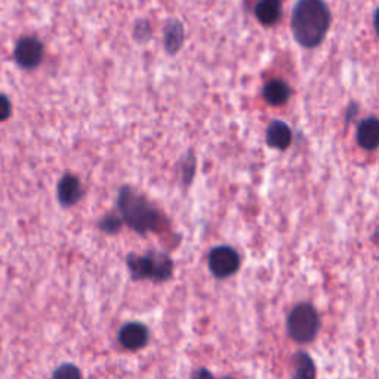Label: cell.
Segmentation results:
<instances>
[{
    "instance_id": "cell-3",
    "label": "cell",
    "mask_w": 379,
    "mask_h": 379,
    "mask_svg": "<svg viewBox=\"0 0 379 379\" xmlns=\"http://www.w3.org/2000/svg\"><path fill=\"white\" fill-rule=\"evenodd\" d=\"M130 279L134 282L150 280L156 283L168 282L173 274V261L168 254L150 251L145 255L130 254L126 258Z\"/></svg>"
},
{
    "instance_id": "cell-16",
    "label": "cell",
    "mask_w": 379,
    "mask_h": 379,
    "mask_svg": "<svg viewBox=\"0 0 379 379\" xmlns=\"http://www.w3.org/2000/svg\"><path fill=\"white\" fill-rule=\"evenodd\" d=\"M120 224H122V221L119 220V218L107 216V218H104L103 221L99 223V228L103 231H106V232H110V235H113V232H116L120 228Z\"/></svg>"
},
{
    "instance_id": "cell-11",
    "label": "cell",
    "mask_w": 379,
    "mask_h": 379,
    "mask_svg": "<svg viewBox=\"0 0 379 379\" xmlns=\"http://www.w3.org/2000/svg\"><path fill=\"white\" fill-rule=\"evenodd\" d=\"M317 369L311 356L298 352L292 357V379H316Z\"/></svg>"
},
{
    "instance_id": "cell-17",
    "label": "cell",
    "mask_w": 379,
    "mask_h": 379,
    "mask_svg": "<svg viewBox=\"0 0 379 379\" xmlns=\"http://www.w3.org/2000/svg\"><path fill=\"white\" fill-rule=\"evenodd\" d=\"M12 104L6 95L0 94V122H5L11 118Z\"/></svg>"
},
{
    "instance_id": "cell-5",
    "label": "cell",
    "mask_w": 379,
    "mask_h": 379,
    "mask_svg": "<svg viewBox=\"0 0 379 379\" xmlns=\"http://www.w3.org/2000/svg\"><path fill=\"white\" fill-rule=\"evenodd\" d=\"M208 267L215 279H228L240 270V255L231 246H216L209 252Z\"/></svg>"
},
{
    "instance_id": "cell-15",
    "label": "cell",
    "mask_w": 379,
    "mask_h": 379,
    "mask_svg": "<svg viewBox=\"0 0 379 379\" xmlns=\"http://www.w3.org/2000/svg\"><path fill=\"white\" fill-rule=\"evenodd\" d=\"M51 379H83V375L76 364L63 363L52 372Z\"/></svg>"
},
{
    "instance_id": "cell-7",
    "label": "cell",
    "mask_w": 379,
    "mask_h": 379,
    "mask_svg": "<svg viewBox=\"0 0 379 379\" xmlns=\"http://www.w3.org/2000/svg\"><path fill=\"white\" fill-rule=\"evenodd\" d=\"M119 344L129 349V352H138L149 344L150 330L144 323L139 322H129L122 326L118 335Z\"/></svg>"
},
{
    "instance_id": "cell-1",
    "label": "cell",
    "mask_w": 379,
    "mask_h": 379,
    "mask_svg": "<svg viewBox=\"0 0 379 379\" xmlns=\"http://www.w3.org/2000/svg\"><path fill=\"white\" fill-rule=\"evenodd\" d=\"M330 27V12L323 0H298L292 12V32L304 48H316Z\"/></svg>"
},
{
    "instance_id": "cell-8",
    "label": "cell",
    "mask_w": 379,
    "mask_h": 379,
    "mask_svg": "<svg viewBox=\"0 0 379 379\" xmlns=\"http://www.w3.org/2000/svg\"><path fill=\"white\" fill-rule=\"evenodd\" d=\"M82 185L75 175H64L58 184V200L63 206L68 208L76 205L82 199Z\"/></svg>"
},
{
    "instance_id": "cell-12",
    "label": "cell",
    "mask_w": 379,
    "mask_h": 379,
    "mask_svg": "<svg viewBox=\"0 0 379 379\" xmlns=\"http://www.w3.org/2000/svg\"><path fill=\"white\" fill-rule=\"evenodd\" d=\"M255 13L261 24L273 25L282 15V0H261L255 8Z\"/></svg>"
},
{
    "instance_id": "cell-6",
    "label": "cell",
    "mask_w": 379,
    "mask_h": 379,
    "mask_svg": "<svg viewBox=\"0 0 379 379\" xmlns=\"http://www.w3.org/2000/svg\"><path fill=\"white\" fill-rule=\"evenodd\" d=\"M15 61L25 70L36 68L43 60V45L36 37H23L15 46Z\"/></svg>"
},
{
    "instance_id": "cell-4",
    "label": "cell",
    "mask_w": 379,
    "mask_h": 379,
    "mask_svg": "<svg viewBox=\"0 0 379 379\" xmlns=\"http://www.w3.org/2000/svg\"><path fill=\"white\" fill-rule=\"evenodd\" d=\"M320 316L310 302H299L289 313L286 320L287 335L297 344L313 342L320 332Z\"/></svg>"
},
{
    "instance_id": "cell-10",
    "label": "cell",
    "mask_w": 379,
    "mask_h": 379,
    "mask_svg": "<svg viewBox=\"0 0 379 379\" xmlns=\"http://www.w3.org/2000/svg\"><path fill=\"white\" fill-rule=\"evenodd\" d=\"M292 142V130L283 122L275 120L267 129V144L277 150H286Z\"/></svg>"
},
{
    "instance_id": "cell-18",
    "label": "cell",
    "mask_w": 379,
    "mask_h": 379,
    "mask_svg": "<svg viewBox=\"0 0 379 379\" xmlns=\"http://www.w3.org/2000/svg\"><path fill=\"white\" fill-rule=\"evenodd\" d=\"M192 379H215V376L212 375V372L209 369L200 368L192 375Z\"/></svg>"
},
{
    "instance_id": "cell-19",
    "label": "cell",
    "mask_w": 379,
    "mask_h": 379,
    "mask_svg": "<svg viewBox=\"0 0 379 379\" xmlns=\"http://www.w3.org/2000/svg\"><path fill=\"white\" fill-rule=\"evenodd\" d=\"M224 379H232V378H224Z\"/></svg>"
},
{
    "instance_id": "cell-13",
    "label": "cell",
    "mask_w": 379,
    "mask_h": 379,
    "mask_svg": "<svg viewBox=\"0 0 379 379\" xmlns=\"http://www.w3.org/2000/svg\"><path fill=\"white\" fill-rule=\"evenodd\" d=\"M290 97V87L283 80H271L264 87V98L271 106H282Z\"/></svg>"
},
{
    "instance_id": "cell-9",
    "label": "cell",
    "mask_w": 379,
    "mask_h": 379,
    "mask_svg": "<svg viewBox=\"0 0 379 379\" xmlns=\"http://www.w3.org/2000/svg\"><path fill=\"white\" fill-rule=\"evenodd\" d=\"M357 142L361 149L373 151L379 144V122L375 118L364 119L357 128Z\"/></svg>"
},
{
    "instance_id": "cell-2",
    "label": "cell",
    "mask_w": 379,
    "mask_h": 379,
    "mask_svg": "<svg viewBox=\"0 0 379 379\" xmlns=\"http://www.w3.org/2000/svg\"><path fill=\"white\" fill-rule=\"evenodd\" d=\"M118 205L122 220L138 235H147L157 228L160 218L154 206L142 196L134 193L129 187L120 190Z\"/></svg>"
},
{
    "instance_id": "cell-14",
    "label": "cell",
    "mask_w": 379,
    "mask_h": 379,
    "mask_svg": "<svg viewBox=\"0 0 379 379\" xmlns=\"http://www.w3.org/2000/svg\"><path fill=\"white\" fill-rule=\"evenodd\" d=\"M182 39H184V32H182V25L180 21H169L165 28V46L170 54L177 52L181 45H182Z\"/></svg>"
}]
</instances>
